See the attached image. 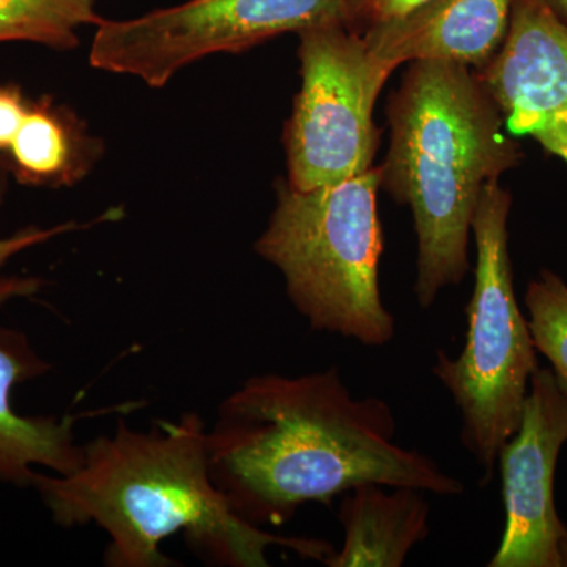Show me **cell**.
Listing matches in <instances>:
<instances>
[{"label": "cell", "instance_id": "10", "mask_svg": "<svg viewBox=\"0 0 567 567\" xmlns=\"http://www.w3.org/2000/svg\"><path fill=\"white\" fill-rule=\"evenodd\" d=\"M44 281L35 276L0 275V306L33 297ZM51 364L33 350L28 336L0 327V481L32 487L33 465L55 475L76 472L84 461V446L74 440L81 416H22L13 406V390L48 374Z\"/></svg>", "mask_w": 567, "mask_h": 567}, {"label": "cell", "instance_id": "6", "mask_svg": "<svg viewBox=\"0 0 567 567\" xmlns=\"http://www.w3.org/2000/svg\"><path fill=\"white\" fill-rule=\"evenodd\" d=\"M297 35L301 87L284 130L286 182L308 192L374 167L380 144L374 106L394 69L346 22H324Z\"/></svg>", "mask_w": 567, "mask_h": 567}, {"label": "cell", "instance_id": "17", "mask_svg": "<svg viewBox=\"0 0 567 567\" xmlns=\"http://www.w3.org/2000/svg\"><path fill=\"white\" fill-rule=\"evenodd\" d=\"M115 218V210L104 213L100 219L93 223L81 224L78 221H66L55 224L52 227L29 226L24 229L18 230L10 237L0 238V268L3 267L9 260L13 259L18 254L31 249L33 246L47 244L52 238L61 237V235L76 233V230L89 229L96 223L111 221Z\"/></svg>", "mask_w": 567, "mask_h": 567}, {"label": "cell", "instance_id": "12", "mask_svg": "<svg viewBox=\"0 0 567 567\" xmlns=\"http://www.w3.org/2000/svg\"><path fill=\"white\" fill-rule=\"evenodd\" d=\"M368 483L347 491L339 505L344 546L327 559L328 567H399L429 536L425 492Z\"/></svg>", "mask_w": 567, "mask_h": 567}, {"label": "cell", "instance_id": "14", "mask_svg": "<svg viewBox=\"0 0 567 567\" xmlns=\"http://www.w3.org/2000/svg\"><path fill=\"white\" fill-rule=\"evenodd\" d=\"M99 0H0V43L24 41L55 51L80 47L84 25L103 20Z\"/></svg>", "mask_w": 567, "mask_h": 567}, {"label": "cell", "instance_id": "11", "mask_svg": "<svg viewBox=\"0 0 567 567\" xmlns=\"http://www.w3.org/2000/svg\"><path fill=\"white\" fill-rule=\"evenodd\" d=\"M514 0H425L404 17L361 35L391 69L445 61L475 69L494 61L509 29Z\"/></svg>", "mask_w": 567, "mask_h": 567}, {"label": "cell", "instance_id": "3", "mask_svg": "<svg viewBox=\"0 0 567 567\" xmlns=\"http://www.w3.org/2000/svg\"><path fill=\"white\" fill-rule=\"evenodd\" d=\"M390 151L380 188L412 210L417 240L415 297L431 308L458 286L484 186L524 159L480 74L461 63H410L388 103Z\"/></svg>", "mask_w": 567, "mask_h": 567}, {"label": "cell", "instance_id": "5", "mask_svg": "<svg viewBox=\"0 0 567 567\" xmlns=\"http://www.w3.org/2000/svg\"><path fill=\"white\" fill-rule=\"evenodd\" d=\"M511 205L513 196L498 182L484 186L473 219L475 287L465 308V346L457 358L439 350L432 368L461 410L462 445L486 480L520 425L529 382L539 369L528 319L514 292Z\"/></svg>", "mask_w": 567, "mask_h": 567}, {"label": "cell", "instance_id": "4", "mask_svg": "<svg viewBox=\"0 0 567 567\" xmlns=\"http://www.w3.org/2000/svg\"><path fill=\"white\" fill-rule=\"evenodd\" d=\"M379 189V167L308 192L279 178L275 210L254 245L281 271L289 300L315 330L365 347L386 346L395 334L380 293Z\"/></svg>", "mask_w": 567, "mask_h": 567}, {"label": "cell", "instance_id": "9", "mask_svg": "<svg viewBox=\"0 0 567 567\" xmlns=\"http://www.w3.org/2000/svg\"><path fill=\"white\" fill-rule=\"evenodd\" d=\"M477 74L507 132L567 166V24L548 0H514L505 43Z\"/></svg>", "mask_w": 567, "mask_h": 567}, {"label": "cell", "instance_id": "15", "mask_svg": "<svg viewBox=\"0 0 567 567\" xmlns=\"http://www.w3.org/2000/svg\"><path fill=\"white\" fill-rule=\"evenodd\" d=\"M528 324L537 353L551 364L559 390L567 399V284L555 271L543 268L525 292Z\"/></svg>", "mask_w": 567, "mask_h": 567}, {"label": "cell", "instance_id": "16", "mask_svg": "<svg viewBox=\"0 0 567 567\" xmlns=\"http://www.w3.org/2000/svg\"><path fill=\"white\" fill-rule=\"evenodd\" d=\"M425 0H342L347 28L364 33L416 9Z\"/></svg>", "mask_w": 567, "mask_h": 567}, {"label": "cell", "instance_id": "19", "mask_svg": "<svg viewBox=\"0 0 567 567\" xmlns=\"http://www.w3.org/2000/svg\"><path fill=\"white\" fill-rule=\"evenodd\" d=\"M11 175L9 169H7L6 164H3L2 159H0V208L3 207L7 199V193H9L10 188Z\"/></svg>", "mask_w": 567, "mask_h": 567}, {"label": "cell", "instance_id": "2", "mask_svg": "<svg viewBox=\"0 0 567 567\" xmlns=\"http://www.w3.org/2000/svg\"><path fill=\"white\" fill-rule=\"evenodd\" d=\"M32 487L62 527L96 524L110 536L112 567H169L159 550L183 533L189 546L218 565L268 566L274 546L327 563L334 547L322 539L264 532L238 516L215 487L208 468L207 427L196 413L152 432L118 423L114 435L84 446V461L70 475L35 472Z\"/></svg>", "mask_w": 567, "mask_h": 567}, {"label": "cell", "instance_id": "1", "mask_svg": "<svg viewBox=\"0 0 567 567\" xmlns=\"http://www.w3.org/2000/svg\"><path fill=\"white\" fill-rule=\"evenodd\" d=\"M380 398H354L336 368L251 377L207 431L215 487L249 524L282 525L306 503L331 505L360 484L456 496L465 486L435 461L394 442Z\"/></svg>", "mask_w": 567, "mask_h": 567}, {"label": "cell", "instance_id": "8", "mask_svg": "<svg viewBox=\"0 0 567 567\" xmlns=\"http://www.w3.org/2000/svg\"><path fill=\"white\" fill-rule=\"evenodd\" d=\"M567 443V399L551 369L529 382L516 434L498 453L505 532L491 567H567V525L555 505V475Z\"/></svg>", "mask_w": 567, "mask_h": 567}, {"label": "cell", "instance_id": "7", "mask_svg": "<svg viewBox=\"0 0 567 567\" xmlns=\"http://www.w3.org/2000/svg\"><path fill=\"white\" fill-rule=\"evenodd\" d=\"M342 21V0H188L132 20H102L93 69L162 89L178 71L213 54H237L312 25Z\"/></svg>", "mask_w": 567, "mask_h": 567}, {"label": "cell", "instance_id": "13", "mask_svg": "<svg viewBox=\"0 0 567 567\" xmlns=\"http://www.w3.org/2000/svg\"><path fill=\"white\" fill-rule=\"evenodd\" d=\"M100 158V141L73 111L43 95L29 100L2 162L14 182L63 188L82 181Z\"/></svg>", "mask_w": 567, "mask_h": 567}, {"label": "cell", "instance_id": "20", "mask_svg": "<svg viewBox=\"0 0 567 567\" xmlns=\"http://www.w3.org/2000/svg\"><path fill=\"white\" fill-rule=\"evenodd\" d=\"M550 6L554 7L555 11L559 14L563 21L567 24V0H548Z\"/></svg>", "mask_w": 567, "mask_h": 567}, {"label": "cell", "instance_id": "18", "mask_svg": "<svg viewBox=\"0 0 567 567\" xmlns=\"http://www.w3.org/2000/svg\"><path fill=\"white\" fill-rule=\"evenodd\" d=\"M29 96L13 82H0V159L9 147L14 130L28 110Z\"/></svg>", "mask_w": 567, "mask_h": 567}]
</instances>
